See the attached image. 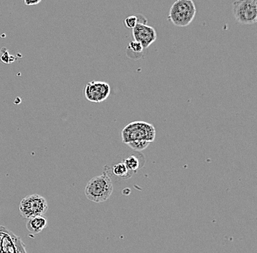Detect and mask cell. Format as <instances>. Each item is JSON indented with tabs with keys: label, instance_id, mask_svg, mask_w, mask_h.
Here are the masks:
<instances>
[{
	"label": "cell",
	"instance_id": "obj_1",
	"mask_svg": "<svg viewBox=\"0 0 257 253\" xmlns=\"http://www.w3.org/2000/svg\"><path fill=\"white\" fill-rule=\"evenodd\" d=\"M113 185L111 179L104 169L103 173L93 177L85 188V195L89 201L94 203H102L111 196Z\"/></svg>",
	"mask_w": 257,
	"mask_h": 253
},
{
	"label": "cell",
	"instance_id": "obj_2",
	"mask_svg": "<svg viewBox=\"0 0 257 253\" xmlns=\"http://www.w3.org/2000/svg\"><path fill=\"white\" fill-rule=\"evenodd\" d=\"M122 141L127 143L136 141L152 143L155 139L156 130L148 122L136 121L126 125L121 132Z\"/></svg>",
	"mask_w": 257,
	"mask_h": 253
},
{
	"label": "cell",
	"instance_id": "obj_3",
	"mask_svg": "<svg viewBox=\"0 0 257 253\" xmlns=\"http://www.w3.org/2000/svg\"><path fill=\"white\" fill-rule=\"evenodd\" d=\"M197 14L193 0H177L170 8L169 19L175 26L186 27L192 23Z\"/></svg>",
	"mask_w": 257,
	"mask_h": 253
},
{
	"label": "cell",
	"instance_id": "obj_4",
	"mask_svg": "<svg viewBox=\"0 0 257 253\" xmlns=\"http://www.w3.org/2000/svg\"><path fill=\"white\" fill-rule=\"evenodd\" d=\"M48 204L46 198L38 194L26 196L21 201L19 212L26 219L43 216L47 212Z\"/></svg>",
	"mask_w": 257,
	"mask_h": 253
},
{
	"label": "cell",
	"instance_id": "obj_5",
	"mask_svg": "<svg viewBox=\"0 0 257 253\" xmlns=\"http://www.w3.org/2000/svg\"><path fill=\"white\" fill-rule=\"evenodd\" d=\"M232 14L238 23L246 25L256 24V0H236L232 4Z\"/></svg>",
	"mask_w": 257,
	"mask_h": 253
},
{
	"label": "cell",
	"instance_id": "obj_6",
	"mask_svg": "<svg viewBox=\"0 0 257 253\" xmlns=\"http://www.w3.org/2000/svg\"><path fill=\"white\" fill-rule=\"evenodd\" d=\"M110 92L111 89L108 83L100 80H93L86 85L83 94L89 102L99 103L107 99Z\"/></svg>",
	"mask_w": 257,
	"mask_h": 253
},
{
	"label": "cell",
	"instance_id": "obj_7",
	"mask_svg": "<svg viewBox=\"0 0 257 253\" xmlns=\"http://www.w3.org/2000/svg\"><path fill=\"white\" fill-rule=\"evenodd\" d=\"M133 35L135 40L141 43L144 48H149L157 38V32L154 28L144 23L137 24L133 29Z\"/></svg>",
	"mask_w": 257,
	"mask_h": 253
},
{
	"label": "cell",
	"instance_id": "obj_8",
	"mask_svg": "<svg viewBox=\"0 0 257 253\" xmlns=\"http://www.w3.org/2000/svg\"><path fill=\"white\" fill-rule=\"evenodd\" d=\"M27 229L32 234H38L46 229L48 225V219L44 216H37L28 219Z\"/></svg>",
	"mask_w": 257,
	"mask_h": 253
},
{
	"label": "cell",
	"instance_id": "obj_9",
	"mask_svg": "<svg viewBox=\"0 0 257 253\" xmlns=\"http://www.w3.org/2000/svg\"><path fill=\"white\" fill-rule=\"evenodd\" d=\"M112 172L114 176L118 177V178L122 179V180H127L134 174L128 170L123 162H119V163H117L113 165L112 168Z\"/></svg>",
	"mask_w": 257,
	"mask_h": 253
},
{
	"label": "cell",
	"instance_id": "obj_10",
	"mask_svg": "<svg viewBox=\"0 0 257 253\" xmlns=\"http://www.w3.org/2000/svg\"><path fill=\"white\" fill-rule=\"evenodd\" d=\"M123 162H124L128 170L133 172V173H136L138 169L141 168V162H140L139 159L134 154H132V155L126 157Z\"/></svg>",
	"mask_w": 257,
	"mask_h": 253
},
{
	"label": "cell",
	"instance_id": "obj_11",
	"mask_svg": "<svg viewBox=\"0 0 257 253\" xmlns=\"http://www.w3.org/2000/svg\"><path fill=\"white\" fill-rule=\"evenodd\" d=\"M138 16V15H133L128 16L124 20V24L126 26V28L132 29L133 30L134 27H136L137 24L141 23L140 20H141V16Z\"/></svg>",
	"mask_w": 257,
	"mask_h": 253
},
{
	"label": "cell",
	"instance_id": "obj_12",
	"mask_svg": "<svg viewBox=\"0 0 257 253\" xmlns=\"http://www.w3.org/2000/svg\"><path fill=\"white\" fill-rule=\"evenodd\" d=\"M150 143L146 141H136L127 143L128 146L136 151H142L149 146Z\"/></svg>",
	"mask_w": 257,
	"mask_h": 253
},
{
	"label": "cell",
	"instance_id": "obj_13",
	"mask_svg": "<svg viewBox=\"0 0 257 253\" xmlns=\"http://www.w3.org/2000/svg\"><path fill=\"white\" fill-rule=\"evenodd\" d=\"M127 49L128 51H132L134 53H136V54H140V53L143 52L144 48L141 43L134 40V41H131L128 43Z\"/></svg>",
	"mask_w": 257,
	"mask_h": 253
},
{
	"label": "cell",
	"instance_id": "obj_14",
	"mask_svg": "<svg viewBox=\"0 0 257 253\" xmlns=\"http://www.w3.org/2000/svg\"><path fill=\"white\" fill-rule=\"evenodd\" d=\"M4 50L5 51H3V49H2L1 57H0V59H1L3 63H11V56H10L9 54H8V51L6 48H4Z\"/></svg>",
	"mask_w": 257,
	"mask_h": 253
},
{
	"label": "cell",
	"instance_id": "obj_15",
	"mask_svg": "<svg viewBox=\"0 0 257 253\" xmlns=\"http://www.w3.org/2000/svg\"><path fill=\"white\" fill-rule=\"evenodd\" d=\"M16 253H27L25 250V246L19 238H18L16 242Z\"/></svg>",
	"mask_w": 257,
	"mask_h": 253
},
{
	"label": "cell",
	"instance_id": "obj_16",
	"mask_svg": "<svg viewBox=\"0 0 257 253\" xmlns=\"http://www.w3.org/2000/svg\"><path fill=\"white\" fill-rule=\"evenodd\" d=\"M41 1L42 0H24L26 6H36V5L39 4Z\"/></svg>",
	"mask_w": 257,
	"mask_h": 253
}]
</instances>
